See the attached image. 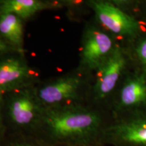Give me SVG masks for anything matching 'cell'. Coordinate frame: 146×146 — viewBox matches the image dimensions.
Segmentation results:
<instances>
[{
  "label": "cell",
  "instance_id": "cell-1",
  "mask_svg": "<svg viewBox=\"0 0 146 146\" xmlns=\"http://www.w3.org/2000/svg\"><path fill=\"white\" fill-rule=\"evenodd\" d=\"M42 119L56 138L91 139L102 134V116L96 110L81 105L44 108Z\"/></svg>",
  "mask_w": 146,
  "mask_h": 146
},
{
  "label": "cell",
  "instance_id": "cell-2",
  "mask_svg": "<svg viewBox=\"0 0 146 146\" xmlns=\"http://www.w3.org/2000/svg\"><path fill=\"white\" fill-rule=\"evenodd\" d=\"M87 4L94 12L97 23L125 46L146 31V25L120 10L111 1L91 0Z\"/></svg>",
  "mask_w": 146,
  "mask_h": 146
},
{
  "label": "cell",
  "instance_id": "cell-3",
  "mask_svg": "<svg viewBox=\"0 0 146 146\" xmlns=\"http://www.w3.org/2000/svg\"><path fill=\"white\" fill-rule=\"evenodd\" d=\"M115 119L146 110V69L132 65L111 100Z\"/></svg>",
  "mask_w": 146,
  "mask_h": 146
},
{
  "label": "cell",
  "instance_id": "cell-4",
  "mask_svg": "<svg viewBox=\"0 0 146 146\" xmlns=\"http://www.w3.org/2000/svg\"><path fill=\"white\" fill-rule=\"evenodd\" d=\"M121 43L98 25L89 24L85 29L80 52V72L91 76L108 59Z\"/></svg>",
  "mask_w": 146,
  "mask_h": 146
},
{
  "label": "cell",
  "instance_id": "cell-5",
  "mask_svg": "<svg viewBox=\"0 0 146 146\" xmlns=\"http://www.w3.org/2000/svg\"><path fill=\"white\" fill-rule=\"evenodd\" d=\"M131 65L132 62L127 49L120 44L95 72V81L91 89L95 103L102 104L112 100L123 76Z\"/></svg>",
  "mask_w": 146,
  "mask_h": 146
},
{
  "label": "cell",
  "instance_id": "cell-6",
  "mask_svg": "<svg viewBox=\"0 0 146 146\" xmlns=\"http://www.w3.org/2000/svg\"><path fill=\"white\" fill-rule=\"evenodd\" d=\"M85 78L81 72L61 76L34 88L35 94L43 108L66 106V103L81 99Z\"/></svg>",
  "mask_w": 146,
  "mask_h": 146
},
{
  "label": "cell",
  "instance_id": "cell-7",
  "mask_svg": "<svg viewBox=\"0 0 146 146\" xmlns=\"http://www.w3.org/2000/svg\"><path fill=\"white\" fill-rule=\"evenodd\" d=\"M101 135L116 146H146V110L116 118Z\"/></svg>",
  "mask_w": 146,
  "mask_h": 146
},
{
  "label": "cell",
  "instance_id": "cell-8",
  "mask_svg": "<svg viewBox=\"0 0 146 146\" xmlns=\"http://www.w3.org/2000/svg\"><path fill=\"white\" fill-rule=\"evenodd\" d=\"M35 78V72L20 56L0 60V93L3 95L32 87Z\"/></svg>",
  "mask_w": 146,
  "mask_h": 146
},
{
  "label": "cell",
  "instance_id": "cell-9",
  "mask_svg": "<svg viewBox=\"0 0 146 146\" xmlns=\"http://www.w3.org/2000/svg\"><path fill=\"white\" fill-rule=\"evenodd\" d=\"M8 103L10 119L18 126H27L42 117L43 108L38 101L34 88L26 87L14 91Z\"/></svg>",
  "mask_w": 146,
  "mask_h": 146
},
{
  "label": "cell",
  "instance_id": "cell-10",
  "mask_svg": "<svg viewBox=\"0 0 146 146\" xmlns=\"http://www.w3.org/2000/svg\"><path fill=\"white\" fill-rule=\"evenodd\" d=\"M0 37L10 47L23 52V19L14 14L0 13Z\"/></svg>",
  "mask_w": 146,
  "mask_h": 146
},
{
  "label": "cell",
  "instance_id": "cell-11",
  "mask_svg": "<svg viewBox=\"0 0 146 146\" xmlns=\"http://www.w3.org/2000/svg\"><path fill=\"white\" fill-rule=\"evenodd\" d=\"M50 8L47 3L38 0H4L0 1V13L14 14L21 19L32 17L40 11Z\"/></svg>",
  "mask_w": 146,
  "mask_h": 146
},
{
  "label": "cell",
  "instance_id": "cell-12",
  "mask_svg": "<svg viewBox=\"0 0 146 146\" xmlns=\"http://www.w3.org/2000/svg\"><path fill=\"white\" fill-rule=\"evenodd\" d=\"M125 47L133 64L146 69V31Z\"/></svg>",
  "mask_w": 146,
  "mask_h": 146
},
{
  "label": "cell",
  "instance_id": "cell-13",
  "mask_svg": "<svg viewBox=\"0 0 146 146\" xmlns=\"http://www.w3.org/2000/svg\"><path fill=\"white\" fill-rule=\"evenodd\" d=\"M137 18L146 25V0L140 1Z\"/></svg>",
  "mask_w": 146,
  "mask_h": 146
},
{
  "label": "cell",
  "instance_id": "cell-14",
  "mask_svg": "<svg viewBox=\"0 0 146 146\" xmlns=\"http://www.w3.org/2000/svg\"><path fill=\"white\" fill-rule=\"evenodd\" d=\"M10 50V46L0 37V55L5 54Z\"/></svg>",
  "mask_w": 146,
  "mask_h": 146
},
{
  "label": "cell",
  "instance_id": "cell-15",
  "mask_svg": "<svg viewBox=\"0 0 146 146\" xmlns=\"http://www.w3.org/2000/svg\"><path fill=\"white\" fill-rule=\"evenodd\" d=\"M2 100H3V94L0 93V124H1V104H2Z\"/></svg>",
  "mask_w": 146,
  "mask_h": 146
}]
</instances>
